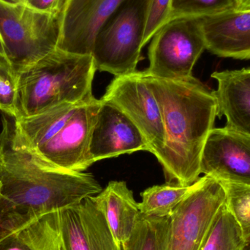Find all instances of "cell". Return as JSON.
<instances>
[{
    "label": "cell",
    "mask_w": 250,
    "mask_h": 250,
    "mask_svg": "<svg viewBox=\"0 0 250 250\" xmlns=\"http://www.w3.org/2000/svg\"><path fill=\"white\" fill-rule=\"evenodd\" d=\"M144 73L163 117L166 143L157 159L166 183L193 185L200 178L204 144L218 115L214 93L193 76L172 80Z\"/></svg>",
    "instance_id": "obj_1"
},
{
    "label": "cell",
    "mask_w": 250,
    "mask_h": 250,
    "mask_svg": "<svg viewBox=\"0 0 250 250\" xmlns=\"http://www.w3.org/2000/svg\"><path fill=\"white\" fill-rule=\"evenodd\" d=\"M0 192L32 219L78 205L102 191L93 175L42 167L18 139L14 119L1 114Z\"/></svg>",
    "instance_id": "obj_2"
},
{
    "label": "cell",
    "mask_w": 250,
    "mask_h": 250,
    "mask_svg": "<svg viewBox=\"0 0 250 250\" xmlns=\"http://www.w3.org/2000/svg\"><path fill=\"white\" fill-rule=\"evenodd\" d=\"M96 70L92 55L57 48L19 73L16 118L32 117L62 104L86 101L93 96Z\"/></svg>",
    "instance_id": "obj_3"
},
{
    "label": "cell",
    "mask_w": 250,
    "mask_h": 250,
    "mask_svg": "<svg viewBox=\"0 0 250 250\" xmlns=\"http://www.w3.org/2000/svg\"><path fill=\"white\" fill-rule=\"evenodd\" d=\"M91 197L33 219L18 236L32 250H123Z\"/></svg>",
    "instance_id": "obj_4"
},
{
    "label": "cell",
    "mask_w": 250,
    "mask_h": 250,
    "mask_svg": "<svg viewBox=\"0 0 250 250\" xmlns=\"http://www.w3.org/2000/svg\"><path fill=\"white\" fill-rule=\"evenodd\" d=\"M62 16L0 0V34L15 73L19 74L57 49Z\"/></svg>",
    "instance_id": "obj_5"
},
{
    "label": "cell",
    "mask_w": 250,
    "mask_h": 250,
    "mask_svg": "<svg viewBox=\"0 0 250 250\" xmlns=\"http://www.w3.org/2000/svg\"><path fill=\"white\" fill-rule=\"evenodd\" d=\"M149 0H125L101 27L92 56L98 70L117 76L137 71L142 60L146 16Z\"/></svg>",
    "instance_id": "obj_6"
},
{
    "label": "cell",
    "mask_w": 250,
    "mask_h": 250,
    "mask_svg": "<svg viewBox=\"0 0 250 250\" xmlns=\"http://www.w3.org/2000/svg\"><path fill=\"white\" fill-rule=\"evenodd\" d=\"M206 48L200 19L176 18L152 38L146 74L160 79L185 80L192 77L195 63Z\"/></svg>",
    "instance_id": "obj_7"
},
{
    "label": "cell",
    "mask_w": 250,
    "mask_h": 250,
    "mask_svg": "<svg viewBox=\"0 0 250 250\" xmlns=\"http://www.w3.org/2000/svg\"><path fill=\"white\" fill-rule=\"evenodd\" d=\"M226 203L220 181L204 176L170 216L164 250H201L211 225Z\"/></svg>",
    "instance_id": "obj_8"
},
{
    "label": "cell",
    "mask_w": 250,
    "mask_h": 250,
    "mask_svg": "<svg viewBox=\"0 0 250 250\" xmlns=\"http://www.w3.org/2000/svg\"><path fill=\"white\" fill-rule=\"evenodd\" d=\"M101 104V100L91 97L76 108L54 138L35 149L26 148L34 160L42 167L62 171L83 172L90 167L91 138Z\"/></svg>",
    "instance_id": "obj_9"
},
{
    "label": "cell",
    "mask_w": 250,
    "mask_h": 250,
    "mask_svg": "<svg viewBox=\"0 0 250 250\" xmlns=\"http://www.w3.org/2000/svg\"><path fill=\"white\" fill-rule=\"evenodd\" d=\"M101 100L124 113L141 132L148 151L157 158L164 148L166 133L160 105L144 71L117 76Z\"/></svg>",
    "instance_id": "obj_10"
},
{
    "label": "cell",
    "mask_w": 250,
    "mask_h": 250,
    "mask_svg": "<svg viewBox=\"0 0 250 250\" xmlns=\"http://www.w3.org/2000/svg\"><path fill=\"white\" fill-rule=\"evenodd\" d=\"M201 173L220 182L250 185V137L213 128L201 154Z\"/></svg>",
    "instance_id": "obj_11"
},
{
    "label": "cell",
    "mask_w": 250,
    "mask_h": 250,
    "mask_svg": "<svg viewBox=\"0 0 250 250\" xmlns=\"http://www.w3.org/2000/svg\"><path fill=\"white\" fill-rule=\"evenodd\" d=\"M125 0H69L62 16L57 48L92 55L94 41L104 23Z\"/></svg>",
    "instance_id": "obj_12"
},
{
    "label": "cell",
    "mask_w": 250,
    "mask_h": 250,
    "mask_svg": "<svg viewBox=\"0 0 250 250\" xmlns=\"http://www.w3.org/2000/svg\"><path fill=\"white\" fill-rule=\"evenodd\" d=\"M101 101L89 148L93 164L123 154L148 151L141 132L124 113L115 105Z\"/></svg>",
    "instance_id": "obj_13"
},
{
    "label": "cell",
    "mask_w": 250,
    "mask_h": 250,
    "mask_svg": "<svg viewBox=\"0 0 250 250\" xmlns=\"http://www.w3.org/2000/svg\"><path fill=\"white\" fill-rule=\"evenodd\" d=\"M206 48L218 57L250 59V9L200 19Z\"/></svg>",
    "instance_id": "obj_14"
},
{
    "label": "cell",
    "mask_w": 250,
    "mask_h": 250,
    "mask_svg": "<svg viewBox=\"0 0 250 250\" xmlns=\"http://www.w3.org/2000/svg\"><path fill=\"white\" fill-rule=\"evenodd\" d=\"M218 83L214 91L219 117L225 116L226 127L250 137V68L215 72Z\"/></svg>",
    "instance_id": "obj_15"
},
{
    "label": "cell",
    "mask_w": 250,
    "mask_h": 250,
    "mask_svg": "<svg viewBox=\"0 0 250 250\" xmlns=\"http://www.w3.org/2000/svg\"><path fill=\"white\" fill-rule=\"evenodd\" d=\"M91 198L105 216L116 242L123 246L130 237L141 213L133 192L128 188L126 182L112 181L105 189Z\"/></svg>",
    "instance_id": "obj_16"
},
{
    "label": "cell",
    "mask_w": 250,
    "mask_h": 250,
    "mask_svg": "<svg viewBox=\"0 0 250 250\" xmlns=\"http://www.w3.org/2000/svg\"><path fill=\"white\" fill-rule=\"evenodd\" d=\"M83 102L62 104L32 117L14 119L18 139L29 151L45 144L62 129Z\"/></svg>",
    "instance_id": "obj_17"
},
{
    "label": "cell",
    "mask_w": 250,
    "mask_h": 250,
    "mask_svg": "<svg viewBox=\"0 0 250 250\" xmlns=\"http://www.w3.org/2000/svg\"><path fill=\"white\" fill-rule=\"evenodd\" d=\"M195 182L189 186L166 183L148 188L141 193L142 201L138 203L140 212L151 217H170L177 206L194 189Z\"/></svg>",
    "instance_id": "obj_18"
},
{
    "label": "cell",
    "mask_w": 250,
    "mask_h": 250,
    "mask_svg": "<svg viewBox=\"0 0 250 250\" xmlns=\"http://www.w3.org/2000/svg\"><path fill=\"white\" fill-rule=\"evenodd\" d=\"M170 217H157L140 213L132 234L123 250H164Z\"/></svg>",
    "instance_id": "obj_19"
},
{
    "label": "cell",
    "mask_w": 250,
    "mask_h": 250,
    "mask_svg": "<svg viewBox=\"0 0 250 250\" xmlns=\"http://www.w3.org/2000/svg\"><path fill=\"white\" fill-rule=\"evenodd\" d=\"M246 239L226 203L217 213L201 250H244Z\"/></svg>",
    "instance_id": "obj_20"
},
{
    "label": "cell",
    "mask_w": 250,
    "mask_h": 250,
    "mask_svg": "<svg viewBox=\"0 0 250 250\" xmlns=\"http://www.w3.org/2000/svg\"><path fill=\"white\" fill-rule=\"evenodd\" d=\"M236 0H172L170 20L176 18L204 19L236 9Z\"/></svg>",
    "instance_id": "obj_21"
},
{
    "label": "cell",
    "mask_w": 250,
    "mask_h": 250,
    "mask_svg": "<svg viewBox=\"0 0 250 250\" xmlns=\"http://www.w3.org/2000/svg\"><path fill=\"white\" fill-rule=\"evenodd\" d=\"M220 183L226 192V207L236 219L247 240L250 237V185Z\"/></svg>",
    "instance_id": "obj_22"
},
{
    "label": "cell",
    "mask_w": 250,
    "mask_h": 250,
    "mask_svg": "<svg viewBox=\"0 0 250 250\" xmlns=\"http://www.w3.org/2000/svg\"><path fill=\"white\" fill-rule=\"evenodd\" d=\"M18 77L10 66L0 64V111L13 119L18 117Z\"/></svg>",
    "instance_id": "obj_23"
},
{
    "label": "cell",
    "mask_w": 250,
    "mask_h": 250,
    "mask_svg": "<svg viewBox=\"0 0 250 250\" xmlns=\"http://www.w3.org/2000/svg\"><path fill=\"white\" fill-rule=\"evenodd\" d=\"M171 12L172 0H149L146 16L144 47L170 20Z\"/></svg>",
    "instance_id": "obj_24"
},
{
    "label": "cell",
    "mask_w": 250,
    "mask_h": 250,
    "mask_svg": "<svg viewBox=\"0 0 250 250\" xmlns=\"http://www.w3.org/2000/svg\"><path fill=\"white\" fill-rule=\"evenodd\" d=\"M32 220L30 216L21 212L0 192V240L19 231Z\"/></svg>",
    "instance_id": "obj_25"
},
{
    "label": "cell",
    "mask_w": 250,
    "mask_h": 250,
    "mask_svg": "<svg viewBox=\"0 0 250 250\" xmlns=\"http://www.w3.org/2000/svg\"><path fill=\"white\" fill-rule=\"evenodd\" d=\"M10 4H19L35 11L48 14H62L69 0H2Z\"/></svg>",
    "instance_id": "obj_26"
},
{
    "label": "cell",
    "mask_w": 250,
    "mask_h": 250,
    "mask_svg": "<svg viewBox=\"0 0 250 250\" xmlns=\"http://www.w3.org/2000/svg\"><path fill=\"white\" fill-rule=\"evenodd\" d=\"M0 250H32L18 236L11 233L0 240Z\"/></svg>",
    "instance_id": "obj_27"
},
{
    "label": "cell",
    "mask_w": 250,
    "mask_h": 250,
    "mask_svg": "<svg viewBox=\"0 0 250 250\" xmlns=\"http://www.w3.org/2000/svg\"><path fill=\"white\" fill-rule=\"evenodd\" d=\"M0 64H7V65L10 66L8 60H7V55H6L4 42H3L1 34H0Z\"/></svg>",
    "instance_id": "obj_28"
},
{
    "label": "cell",
    "mask_w": 250,
    "mask_h": 250,
    "mask_svg": "<svg viewBox=\"0 0 250 250\" xmlns=\"http://www.w3.org/2000/svg\"><path fill=\"white\" fill-rule=\"evenodd\" d=\"M236 10H250V0H236Z\"/></svg>",
    "instance_id": "obj_29"
},
{
    "label": "cell",
    "mask_w": 250,
    "mask_h": 250,
    "mask_svg": "<svg viewBox=\"0 0 250 250\" xmlns=\"http://www.w3.org/2000/svg\"><path fill=\"white\" fill-rule=\"evenodd\" d=\"M244 250H250V237L247 239Z\"/></svg>",
    "instance_id": "obj_30"
}]
</instances>
